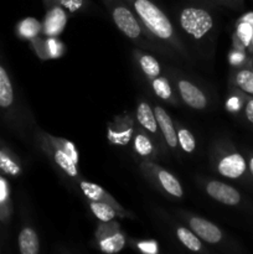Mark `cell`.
<instances>
[{"label": "cell", "instance_id": "obj_1", "mask_svg": "<svg viewBox=\"0 0 253 254\" xmlns=\"http://www.w3.org/2000/svg\"><path fill=\"white\" fill-rule=\"evenodd\" d=\"M134 9L143 19L148 29L160 39H169L173 35V26L166 15L150 0H135Z\"/></svg>", "mask_w": 253, "mask_h": 254}, {"label": "cell", "instance_id": "obj_2", "mask_svg": "<svg viewBox=\"0 0 253 254\" xmlns=\"http://www.w3.org/2000/svg\"><path fill=\"white\" fill-rule=\"evenodd\" d=\"M181 27L195 39L205 36L212 27V17L206 10L198 7H186L180 16Z\"/></svg>", "mask_w": 253, "mask_h": 254}, {"label": "cell", "instance_id": "obj_3", "mask_svg": "<svg viewBox=\"0 0 253 254\" xmlns=\"http://www.w3.org/2000/svg\"><path fill=\"white\" fill-rule=\"evenodd\" d=\"M113 20L119 30L130 39H135L140 35V26L135 16L126 6H117L113 10Z\"/></svg>", "mask_w": 253, "mask_h": 254}, {"label": "cell", "instance_id": "obj_4", "mask_svg": "<svg viewBox=\"0 0 253 254\" xmlns=\"http://www.w3.org/2000/svg\"><path fill=\"white\" fill-rule=\"evenodd\" d=\"M207 193L216 201L225 203L228 206L237 205L241 201V195L236 189L221 183V181H211L206 186Z\"/></svg>", "mask_w": 253, "mask_h": 254}, {"label": "cell", "instance_id": "obj_5", "mask_svg": "<svg viewBox=\"0 0 253 254\" xmlns=\"http://www.w3.org/2000/svg\"><path fill=\"white\" fill-rule=\"evenodd\" d=\"M190 227L192 228V231L198 237L202 238L207 243L215 245V243H218L222 240V232L220 231V228L213 225V223H211L210 221L193 217L190 221Z\"/></svg>", "mask_w": 253, "mask_h": 254}, {"label": "cell", "instance_id": "obj_6", "mask_svg": "<svg viewBox=\"0 0 253 254\" xmlns=\"http://www.w3.org/2000/svg\"><path fill=\"white\" fill-rule=\"evenodd\" d=\"M246 171V161L240 154L225 156L218 164V173L225 178L237 179Z\"/></svg>", "mask_w": 253, "mask_h": 254}, {"label": "cell", "instance_id": "obj_7", "mask_svg": "<svg viewBox=\"0 0 253 254\" xmlns=\"http://www.w3.org/2000/svg\"><path fill=\"white\" fill-rule=\"evenodd\" d=\"M179 89L184 102L193 109H203L206 107V97L200 89L188 81L179 82Z\"/></svg>", "mask_w": 253, "mask_h": 254}, {"label": "cell", "instance_id": "obj_8", "mask_svg": "<svg viewBox=\"0 0 253 254\" xmlns=\"http://www.w3.org/2000/svg\"><path fill=\"white\" fill-rule=\"evenodd\" d=\"M155 116H156V123L160 127L161 131L164 134V138H165L166 143L171 148H175L178 145V135H176V131L174 129L173 122H171L170 116L164 111L161 107H156L155 108Z\"/></svg>", "mask_w": 253, "mask_h": 254}, {"label": "cell", "instance_id": "obj_9", "mask_svg": "<svg viewBox=\"0 0 253 254\" xmlns=\"http://www.w3.org/2000/svg\"><path fill=\"white\" fill-rule=\"evenodd\" d=\"M66 21L67 16L66 14H64L63 10H62L61 7H55L51 11L47 12L44 24L45 32H46L47 35H50V36L59 35L60 32L63 30Z\"/></svg>", "mask_w": 253, "mask_h": 254}, {"label": "cell", "instance_id": "obj_10", "mask_svg": "<svg viewBox=\"0 0 253 254\" xmlns=\"http://www.w3.org/2000/svg\"><path fill=\"white\" fill-rule=\"evenodd\" d=\"M19 248L22 254H36L39 252V237L32 228H24L19 235Z\"/></svg>", "mask_w": 253, "mask_h": 254}, {"label": "cell", "instance_id": "obj_11", "mask_svg": "<svg viewBox=\"0 0 253 254\" xmlns=\"http://www.w3.org/2000/svg\"><path fill=\"white\" fill-rule=\"evenodd\" d=\"M14 102V89L7 72L0 64V107L9 108Z\"/></svg>", "mask_w": 253, "mask_h": 254}, {"label": "cell", "instance_id": "obj_12", "mask_svg": "<svg viewBox=\"0 0 253 254\" xmlns=\"http://www.w3.org/2000/svg\"><path fill=\"white\" fill-rule=\"evenodd\" d=\"M136 118L138 122L150 133H155L156 131V121L155 116H154L153 111H151L150 106L146 103H141L138 107L136 111Z\"/></svg>", "mask_w": 253, "mask_h": 254}, {"label": "cell", "instance_id": "obj_13", "mask_svg": "<svg viewBox=\"0 0 253 254\" xmlns=\"http://www.w3.org/2000/svg\"><path fill=\"white\" fill-rule=\"evenodd\" d=\"M159 180H160V184L163 185V188L170 195L175 196V197H181L183 196V189H181L180 183L170 173H168L165 170L159 171Z\"/></svg>", "mask_w": 253, "mask_h": 254}, {"label": "cell", "instance_id": "obj_14", "mask_svg": "<svg viewBox=\"0 0 253 254\" xmlns=\"http://www.w3.org/2000/svg\"><path fill=\"white\" fill-rule=\"evenodd\" d=\"M176 233H178V237L179 240L181 241V243H183V245L185 246L186 248H189L190 251L198 252V251L201 250V247H202L200 240H198L192 232H190L188 228H184V227L179 228Z\"/></svg>", "mask_w": 253, "mask_h": 254}, {"label": "cell", "instance_id": "obj_15", "mask_svg": "<svg viewBox=\"0 0 253 254\" xmlns=\"http://www.w3.org/2000/svg\"><path fill=\"white\" fill-rule=\"evenodd\" d=\"M55 160L56 163L61 166L63 171H66L69 176L77 175V164L72 160L71 156L66 153L64 150H57L55 153Z\"/></svg>", "mask_w": 253, "mask_h": 254}, {"label": "cell", "instance_id": "obj_16", "mask_svg": "<svg viewBox=\"0 0 253 254\" xmlns=\"http://www.w3.org/2000/svg\"><path fill=\"white\" fill-rule=\"evenodd\" d=\"M91 210L92 212L94 213L98 220L103 221V222H109L114 218L116 216V212H114L113 208L109 205H106V203H102L99 201H93L91 203Z\"/></svg>", "mask_w": 253, "mask_h": 254}, {"label": "cell", "instance_id": "obj_17", "mask_svg": "<svg viewBox=\"0 0 253 254\" xmlns=\"http://www.w3.org/2000/svg\"><path fill=\"white\" fill-rule=\"evenodd\" d=\"M40 30H41V24L34 17H27L19 24L20 35L27 37V39H32V37L36 36Z\"/></svg>", "mask_w": 253, "mask_h": 254}, {"label": "cell", "instance_id": "obj_18", "mask_svg": "<svg viewBox=\"0 0 253 254\" xmlns=\"http://www.w3.org/2000/svg\"><path fill=\"white\" fill-rule=\"evenodd\" d=\"M124 243H126V240H124L123 236L121 233H117V235H113L112 237L102 241L101 250L106 253H117L123 250Z\"/></svg>", "mask_w": 253, "mask_h": 254}, {"label": "cell", "instance_id": "obj_19", "mask_svg": "<svg viewBox=\"0 0 253 254\" xmlns=\"http://www.w3.org/2000/svg\"><path fill=\"white\" fill-rule=\"evenodd\" d=\"M140 66L144 73L148 77H151V78H156L159 76V73H160V66H159L158 61L154 57L149 56V55H145V56L141 57Z\"/></svg>", "mask_w": 253, "mask_h": 254}, {"label": "cell", "instance_id": "obj_20", "mask_svg": "<svg viewBox=\"0 0 253 254\" xmlns=\"http://www.w3.org/2000/svg\"><path fill=\"white\" fill-rule=\"evenodd\" d=\"M0 170L7 175L17 176L20 174V166L4 150H0Z\"/></svg>", "mask_w": 253, "mask_h": 254}, {"label": "cell", "instance_id": "obj_21", "mask_svg": "<svg viewBox=\"0 0 253 254\" xmlns=\"http://www.w3.org/2000/svg\"><path fill=\"white\" fill-rule=\"evenodd\" d=\"M236 82H237V86L240 87L242 91L253 94V72L252 71L243 69V71L238 72L237 76H236Z\"/></svg>", "mask_w": 253, "mask_h": 254}, {"label": "cell", "instance_id": "obj_22", "mask_svg": "<svg viewBox=\"0 0 253 254\" xmlns=\"http://www.w3.org/2000/svg\"><path fill=\"white\" fill-rule=\"evenodd\" d=\"M178 141L180 143L181 148L186 153H192L196 146V140L192 134L188 129H180L178 133Z\"/></svg>", "mask_w": 253, "mask_h": 254}, {"label": "cell", "instance_id": "obj_23", "mask_svg": "<svg viewBox=\"0 0 253 254\" xmlns=\"http://www.w3.org/2000/svg\"><path fill=\"white\" fill-rule=\"evenodd\" d=\"M81 189H82V191L84 192V195H86L89 200L101 201L102 198H103V190H102L101 186H98L97 184L82 181Z\"/></svg>", "mask_w": 253, "mask_h": 254}, {"label": "cell", "instance_id": "obj_24", "mask_svg": "<svg viewBox=\"0 0 253 254\" xmlns=\"http://www.w3.org/2000/svg\"><path fill=\"white\" fill-rule=\"evenodd\" d=\"M153 88H154V91H155V93L158 94L160 98H163V99L170 98L171 88H170V86H169V83L166 79L158 78V77H156L153 82Z\"/></svg>", "mask_w": 253, "mask_h": 254}, {"label": "cell", "instance_id": "obj_25", "mask_svg": "<svg viewBox=\"0 0 253 254\" xmlns=\"http://www.w3.org/2000/svg\"><path fill=\"white\" fill-rule=\"evenodd\" d=\"M135 150L138 151L140 155L145 156L149 155L153 150V145H151L150 140L144 135H136L135 138Z\"/></svg>", "mask_w": 253, "mask_h": 254}, {"label": "cell", "instance_id": "obj_26", "mask_svg": "<svg viewBox=\"0 0 253 254\" xmlns=\"http://www.w3.org/2000/svg\"><path fill=\"white\" fill-rule=\"evenodd\" d=\"M252 34L253 29L248 22H243L238 26V36L242 40V42L245 44V46H248L250 42L252 41Z\"/></svg>", "mask_w": 253, "mask_h": 254}, {"label": "cell", "instance_id": "obj_27", "mask_svg": "<svg viewBox=\"0 0 253 254\" xmlns=\"http://www.w3.org/2000/svg\"><path fill=\"white\" fill-rule=\"evenodd\" d=\"M9 198V189H7L6 181L2 178H0V218L2 217L4 213V206L7 202Z\"/></svg>", "mask_w": 253, "mask_h": 254}, {"label": "cell", "instance_id": "obj_28", "mask_svg": "<svg viewBox=\"0 0 253 254\" xmlns=\"http://www.w3.org/2000/svg\"><path fill=\"white\" fill-rule=\"evenodd\" d=\"M138 247L140 248L143 252L146 253H150L154 254L158 252V246H156L155 242H143V243H139Z\"/></svg>", "mask_w": 253, "mask_h": 254}, {"label": "cell", "instance_id": "obj_29", "mask_svg": "<svg viewBox=\"0 0 253 254\" xmlns=\"http://www.w3.org/2000/svg\"><path fill=\"white\" fill-rule=\"evenodd\" d=\"M64 148H66V150L64 151H66V153L71 156L72 160H73L76 164L78 163V154H77V151L74 150L73 144H72L71 141H67V143L64 144Z\"/></svg>", "mask_w": 253, "mask_h": 254}, {"label": "cell", "instance_id": "obj_30", "mask_svg": "<svg viewBox=\"0 0 253 254\" xmlns=\"http://www.w3.org/2000/svg\"><path fill=\"white\" fill-rule=\"evenodd\" d=\"M61 2L62 5H64L71 11H74L82 5V0H61Z\"/></svg>", "mask_w": 253, "mask_h": 254}, {"label": "cell", "instance_id": "obj_31", "mask_svg": "<svg viewBox=\"0 0 253 254\" xmlns=\"http://www.w3.org/2000/svg\"><path fill=\"white\" fill-rule=\"evenodd\" d=\"M246 117L251 123H253V99H251L246 106Z\"/></svg>", "mask_w": 253, "mask_h": 254}, {"label": "cell", "instance_id": "obj_32", "mask_svg": "<svg viewBox=\"0 0 253 254\" xmlns=\"http://www.w3.org/2000/svg\"><path fill=\"white\" fill-rule=\"evenodd\" d=\"M250 168H251V171H252L253 174V158L251 159V163H250Z\"/></svg>", "mask_w": 253, "mask_h": 254}, {"label": "cell", "instance_id": "obj_33", "mask_svg": "<svg viewBox=\"0 0 253 254\" xmlns=\"http://www.w3.org/2000/svg\"><path fill=\"white\" fill-rule=\"evenodd\" d=\"M252 45H253V34H252Z\"/></svg>", "mask_w": 253, "mask_h": 254}]
</instances>
